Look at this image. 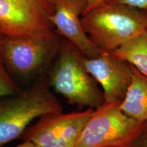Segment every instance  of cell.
<instances>
[{
  "label": "cell",
  "mask_w": 147,
  "mask_h": 147,
  "mask_svg": "<svg viewBox=\"0 0 147 147\" xmlns=\"http://www.w3.org/2000/svg\"><path fill=\"white\" fill-rule=\"evenodd\" d=\"M3 36L0 34V50H1V40H2Z\"/></svg>",
  "instance_id": "cell-17"
},
{
  "label": "cell",
  "mask_w": 147,
  "mask_h": 147,
  "mask_svg": "<svg viewBox=\"0 0 147 147\" xmlns=\"http://www.w3.org/2000/svg\"><path fill=\"white\" fill-rule=\"evenodd\" d=\"M83 28L102 51L113 52L147 31L145 10L104 3L82 14Z\"/></svg>",
  "instance_id": "cell-1"
},
{
  "label": "cell",
  "mask_w": 147,
  "mask_h": 147,
  "mask_svg": "<svg viewBox=\"0 0 147 147\" xmlns=\"http://www.w3.org/2000/svg\"><path fill=\"white\" fill-rule=\"evenodd\" d=\"M54 12L49 17L53 26L84 57H95L102 51L90 40L82 25L84 0H52Z\"/></svg>",
  "instance_id": "cell-9"
},
{
  "label": "cell",
  "mask_w": 147,
  "mask_h": 147,
  "mask_svg": "<svg viewBox=\"0 0 147 147\" xmlns=\"http://www.w3.org/2000/svg\"><path fill=\"white\" fill-rule=\"evenodd\" d=\"M106 1V0H84V1L86 2V8L82 14L89 12L92 9L96 8L98 5L105 3Z\"/></svg>",
  "instance_id": "cell-15"
},
{
  "label": "cell",
  "mask_w": 147,
  "mask_h": 147,
  "mask_svg": "<svg viewBox=\"0 0 147 147\" xmlns=\"http://www.w3.org/2000/svg\"><path fill=\"white\" fill-rule=\"evenodd\" d=\"M20 91L21 90L5 68L0 55V98L16 94Z\"/></svg>",
  "instance_id": "cell-12"
},
{
  "label": "cell",
  "mask_w": 147,
  "mask_h": 147,
  "mask_svg": "<svg viewBox=\"0 0 147 147\" xmlns=\"http://www.w3.org/2000/svg\"><path fill=\"white\" fill-rule=\"evenodd\" d=\"M119 106L130 118L147 122V76L135 67L131 84Z\"/></svg>",
  "instance_id": "cell-10"
},
{
  "label": "cell",
  "mask_w": 147,
  "mask_h": 147,
  "mask_svg": "<svg viewBox=\"0 0 147 147\" xmlns=\"http://www.w3.org/2000/svg\"><path fill=\"white\" fill-rule=\"evenodd\" d=\"M113 53L147 76V31Z\"/></svg>",
  "instance_id": "cell-11"
},
{
  "label": "cell",
  "mask_w": 147,
  "mask_h": 147,
  "mask_svg": "<svg viewBox=\"0 0 147 147\" xmlns=\"http://www.w3.org/2000/svg\"><path fill=\"white\" fill-rule=\"evenodd\" d=\"M82 63L101 86L104 103L122 102L132 80L134 66L113 52L89 58L81 54Z\"/></svg>",
  "instance_id": "cell-8"
},
{
  "label": "cell",
  "mask_w": 147,
  "mask_h": 147,
  "mask_svg": "<svg viewBox=\"0 0 147 147\" xmlns=\"http://www.w3.org/2000/svg\"><path fill=\"white\" fill-rule=\"evenodd\" d=\"M120 103H104L94 110L74 147H131L145 123L135 121Z\"/></svg>",
  "instance_id": "cell-4"
},
{
  "label": "cell",
  "mask_w": 147,
  "mask_h": 147,
  "mask_svg": "<svg viewBox=\"0 0 147 147\" xmlns=\"http://www.w3.org/2000/svg\"><path fill=\"white\" fill-rule=\"evenodd\" d=\"M62 106L45 83L0 98V146L22 136L34 120L62 112Z\"/></svg>",
  "instance_id": "cell-2"
},
{
  "label": "cell",
  "mask_w": 147,
  "mask_h": 147,
  "mask_svg": "<svg viewBox=\"0 0 147 147\" xmlns=\"http://www.w3.org/2000/svg\"><path fill=\"white\" fill-rule=\"evenodd\" d=\"M0 147H5V146H0Z\"/></svg>",
  "instance_id": "cell-18"
},
{
  "label": "cell",
  "mask_w": 147,
  "mask_h": 147,
  "mask_svg": "<svg viewBox=\"0 0 147 147\" xmlns=\"http://www.w3.org/2000/svg\"><path fill=\"white\" fill-rule=\"evenodd\" d=\"M55 36H3L0 55L10 74L29 77L41 70L56 51Z\"/></svg>",
  "instance_id": "cell-6"
},
{
  "label": "cell",
  "mask_w": 147,
  "mask_h": 147,
  "mask_svg": "<svg viewBox=\"0 0 147 147\" xmlns=\"http://www.w3.org/2000/svg\"><path fill=\"white\" fill-rule=\"evenodd\" d=\"M145 11H146V15H147V10H145Z\"/></svg>",
  "instance_id": "cell-19"
},
{
  "label": "cell",
  "mask_w": 147,
  "mask_h": 147,
  "mask_svg": "<svg viewBox=\"0 0 147 147\" xmlns=\"http://www.w3.org/2000/svg\"><path fill=\"white\" fill-rule=\"evenodd\" d=\"M105 3L126 5L139 10H147V0H106Z\"/></svg>",
  "instance_id": "cell-13"
},
{
  "label": "cell",
  "mask_w": 147,
  "mask_h": 147,
  "mask_svg": "<svg viewBox=\"0 0 147 147\" xmlns=\"http://www.w3.org/2000/svg\"><path fill=\"white\" fill-rule=\"evenodd\" d=\"M52 0H0V34L7 37L54 35Z\"/></svg>",
  "instance_id": "cell-5"
},
{
  "label": "cell",
  "mask_w": 147,
  "mask_h": 147,
  "mask_svg": "<svg viewBox=\"0 0 147 147\" xmlns=\"http://www.w3.org/2000/svg\"><path fill=\"white\" fill-rule=\"evenodd\" d=\"M94 110L45 115L28 127L21 138L40 147H74Z\"/></svg>",
  "instance_id": "cell-7"
},
{
  "label": "cell",
  "mask_w": 147,
  "mask_h": 147,
  "mask_svg": "<svg viewBox=\"0 0 147 147\" xmlns=\"http://www.w3.org/2000/svg\"><path fill=\"white\" fill-rule=\"evenodd\" d=\"M16 147H40V146H38V145L36 144H34V143L30 142V141L25 140V141H23V142H22L21 144L17 145Z\"/></svg>",
  "instance_id": "cell-16"
},
{
  "label": "cell",
  "mask_w": 147,
  "mask_h": 147,
  "mask_svg": "<svg viewBox=\"0 0 147 147\" xmlns=\"http://www.w3.org/2000/svg\"><path fill=\"white\" fill-rule=\"evenodd\" d=\"M131 147H147V122L145 123L142 131L134 140Z\"/></svg>",
  "instance_id": "cell-14"
},
{
  "label": "cell",
  "mask_w": 147,
  "mask_h": 147,
  "mask_svg": "<svg viewBox=\"0 0 147 147\" xmlns=\"http://www.w3.org/2000/svg\"><path fill=\"white\" fill-rule=\"evenodd\" d=\"M51 86L73 106L96 109L104 103L103 92L85 68L74 46L61 51L50 74Z\"/></svg>",
  "instance_id": "cell-3"
}]
</instances>
